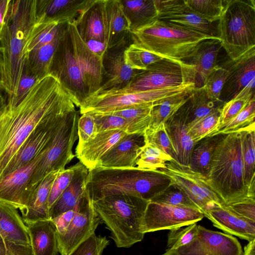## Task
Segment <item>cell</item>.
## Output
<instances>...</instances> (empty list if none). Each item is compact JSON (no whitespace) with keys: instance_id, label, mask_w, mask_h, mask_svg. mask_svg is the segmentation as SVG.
I'll return each mask as SVG.
<instances>
[{"instance_id":"cell-31","label":"cell","mask_w":255,"mask_h":255,"mask_svg":"<svg viewBox=\"0 0 255 255\" xmlns=\"http://www.w3.org/2000/svg\"><path fill=\"white\" fill-rule=\"evenodd\" d=\"M34 255H58L57 232L51 220L26 224Z\"/></svg>"},{"instance_id":"cell-14","label":"cell","mask_w":255,"mask_h":255,"mask_svg":"<svg viewBox=\"0 0 255 255\" xmlns=\"http://www.w3.org/2000/svg\"><path fill=\"white\" fill-rule=\"evenodd\" d=\"M76 214L62 235L57 234L59 253L69 255L79 245L95 234L101 220L93 204L85 195L76 205Z\"/></svg>"},{"instance_id":"cell-35","label":"cell","mask_w":255,"mask_h":255,"mask_svg":"<svg viewBox=\"0 0 255 255\" xmlns=\"http://www.w3.org/2000/svg\"><path fill=\"white\" fill-rule=\"evenodd\" d=\"M224 104L209 99L203 87H195L184 104L187 113L188 128L204 117L220 111Z\"/></svg>"},{"instance_id":"cell-12","label":"cell","mask_w":255,"mask_h":255,"mask_svg":"<svg viewBox=\"0 0 255 255\" xmlns=\"http://www.w3.org/2000/svg\"><path fill=\"white\" fill-rule=\"evenodd\" d=\"M159 170L182 188L204 214L215 206L226 205L208 183L206 176L172 159Z\"/></svg>"},{"instance_id":"cell-45","label":"cell","mask_w":255,"mask_h":255,"mask_svg":"<svg viewBox=\"0 0 255 255\" xmlns=\"http://www.w3.org/2000/svg\"><path fill=\"white\" fill-rule=\"evenodd\" d=\"M145 143L150 144L177 160L176 151L166 130L161 123L155 128H148L144 133Z\"/></svg>"},{"instance_id":"cell-41","label":"cell","mask_w":255,"mask_h":255,"mask_svg":"<svg viewBox=\"0 0 255 255\" xmlns=\"http://www.w3.org/2000/svg\"><path fill=\"white\" fill-rule=\"evenodd\" d=\"M172 157L153 145L145 143L138 151L136 166L138 168L156 170L164 169Z\"/></svg>"},{"instance_id":"cell-64","label":"cell","mask_w":255,"mask_h":255,"mask_svg":"<svg viewBox=\"0 0 255 255\" xmlns=\"http://www.w3.org/2000/svg\"><path fill=\"white\" fill-rule=\"evenodd\" d=\"M6 105V102L2 94V92L0 91V117L4 112Z\"/></svg>"},{"instance_id":"cell-11","label":"cell","mask_w":255,"mask_h":255,"mask_svg":"<svg viewBox=\"0 0 255 255\" xmlns=\"http://www.w3.org/2000/svg\"><path fill=\"white\" fill-rule=\"evenodd\" d=\"M188 82L196 83L193 66L184 61L163 58L145 70L138 71L123 89L140 91L178 86Z\"/></svg>"},{"instance_id":"cell-1","label":"cell","mask_w":255,"mask_h":255,"mask_svg":"<svg viewBox=\"0 0 255 255\" xmlns=\"http://www.w3.org/2000/svg\"><path fill=\"white\" fill-rule=\"evenodd\" d=\"M79 107L59 79L49 73L39 79L16 106L6 104L0 117V180L29 136L52 116Z\"/></svg>"},{"instance_id":"cell-2","label":"cell","mask_w":255,"mask_h":255,"mask_svg":"<svg viewBox=\"0 0 255 255\" xmlns=\"http://www.w3.org/2000/svg\"><path fill=\"white\" fill-rule=\"evenodd\" d=\"M103 59L88 47L75 22L64 25L50 73L56 76L80 105L98 90L104 77Z\"/></svg>"},{"instance_id":"cell-60","label":"cell","mask_w":255,"mask_h":255,"mask_svg":"<svg viewBox=\"0 0 255 255\" xmlns=\"http://www.w3.org/2000/svg\"><path fill=\"white\" fill-rule=\"evenodd\" d=\"M255 78L253 79L234 98L250 101L255 97Z\"/></svg>"},{"instance_id":"cell-26","label":"cell","mask_w":255,"mask_h":255,"mask_svg":"<svg viewBox=\"0 0 255 255\" xmlns=\"http://www.w3.org/2000/svg\"><path fill=\"white\" fill-rule=\"evenodd\" d=\"M124 49L120 48L107 52L103 59L104 80L98 90L123 89L139 71L131 69L126 63L124 58Z\"/></svg>"},{"instance_id":"cell-9","label":"cell","mask_w":255,"mask_h":255,"mask_svg":"<svg viewBox=\"0 0 255 255\" xmlns=\"http://www.w3.org/2000/svg\"><path fill=\"white\" fill-rule=\"evenodd\" d=\"M196 87L194 82H188L175 87L140 91L124 89L98 90L87 97L79 108L81 114H107L138 105L152 103L164 98Z\"/></svg>"},{"instance_id":"cell-37","label":"cell","mask_w":255,"mask_h":255,"mask_svg":"<svg viewBox=\"0 0 255 255\" xmlns=\"http://www.w3.org/2000/svg\"><path fill=\"white\" fill-rule=\"evenodd\" d=\"M226 134H218L206 137L194 145L189 166L207 177L211 160L218 143Z\"/></svg>"},{"instance_id":"cell-10","label":"cell","mask_w":255,"mask_h":255,"mask_svg":"<svg viewBox=\"0 0 255 255\" xmlns=\"http://www.w3.org/2000/svg\"><path fill=\"white\" fill-rule=\"evenodd\" d=\"M78 112L68 113L62 121L55 135L42 152V156L32 175L29 189L30 199L41 181L50 172L64 170L65 166L75 156L72 151L78 138Z\"/></svg>"},{"instance_id":"cell-51","label":"cell","mask_w":255,"mask_h":255,"mask_svg":"<svg viewBox=\"0 0 255 255\" xmlns=\"http://www.w3.org/2000/svg\"><path fill=\"white\" fill-rule=\"evenodd\" d=\"M106 237L94 234L79 245L69 255H102L109 245Z\"/></svg>"},{"instance_id":"cell-15","label":"cell","mask_w":255,"mask_h":255,"mask_svg":"<svg viewBox=\"0 0 255 255\" xmlns=\"http://www.w3.org/2000/svg\"><path fill=\"white\" fill-rule=\"evenodd\" d=\"M167 255H243L239 241L232 235L198 225L195 238L176 250L166 251Z\"/></svg>"},{"instance_id":"cell-47","label":"cell","mask_w":255,"mask_h":255,"mask_svg":"<svg viewBox=\"0 0 255 255\" xmlns=\"http://www.w3.org/2000/svg\"><path fill=\"white\" fill-rule=\"evenodd\" d=\"M149 201L179 207L198 209L186 192L173 181L165 189Z\"/></svg>"},{"instance_id":"cell-61","label":"cell","mask_w":255,"mask_h":255,"mask_svg":"<svg viewBox=\"0 0 255 255\" xmlns=\"http://www.w3.org/2000/svg\"><path fill=\"white\" fill-rule=\"evenodd\" d=\"M10 0H0V33L2 30Z\"/></svg>"},{"instance_id":"cell-38","label":"cell","mask_w":255,"mask_h":255,"mask_svg":"<svg viewBox=\"0 0 255 255\" xmlns=\"http://www.w3.org/2000/svg\"><path fill=\"white\" fill-rule=\"evenodd\" d=\"M193 90L176 94L154 102L151 112V121L148 128H155L173 116L187 101Z\"/></svg>"},{"instance_id":"cell-33","label":"cell","mask_w":255,"mask_h":255,"mask_svg":"<svg viewBox=\"0 0 255 255\" xmlns=\"http://www.w3.org/2000/svg\"><path fill=\"white\" fill-rule=\"evenodd\" d=\"M65 25H62L57 35L51 42L26 55L24 68L38 79L50 73L55 52Z\"/></svg>"},{"instance_id":"cell-3","label":"cell","mask_w":255,"mask_h":255,"mask_svg":"<svg viewBox=\"0 0 255 255\" xmlns=\"http://www.w3.org/2000/svg\"><path fill=\"white\" fill-rule=\"evenodd\" d=\"M172 183L171 178L159 170L96 167L88 170L86 195L92 203L120 194L149 201Z\"/></svg>"},{"instance_id":"cell-19","label":"cell","mask_w":255,"mask_h":255,"mask_svg":"<svg viewBox=\"0 0 255 255\" xmlns=\"http://www.w3.org/2000/svg\"><path fill=\"white\" fill-rule=\"evenodd\" d=\"M108 50L123 48L130 29L120 0H100Z\"/></svg>"},{"instance_id":"cell-22","label":"cell","mask_w":255,"mask_h":255,"mask_svg":"<svg viewBox=\"0 0 255 255\" xmlns=\"http://www.w3.org/2000/svg\"><path fill=\"white\" fill-rule=\"evenodd\" d=\"M145 143L144 133H127L104 155L96 167L112 168L136 167L138 150Z\"/></svg>"},{"instance_id":"cell-29","label":"cell","mask_w":255,"mask_h":255,"mask_svg":"<svg viewBox=\"0 0 255 255\" xmlns=\"http://www.w3.org/2000/svg\"><path fill=\"white\" fill-rule=\"evenodd\" d=\"M62 171L50 172L36 187L26 208L21 212V217L25 224L51 220L48 206L50 191L55 179Z\"/></svg>"},{"instance_id":"cell-62","label":"cell","mask_w":255,"mask_h":255,"mask_svg":"<svg viewBox=\"0 0 255 255\" xmlns=\"http://www.w3.org/2000/svg\"><path fill=\"white\" fill-rule=\"evenodd\" d=\"M5 90L3 50L0 46V91Z\"/></svg>"},{"instance_id":"cell-59","label":"cell","mask_w":255,"mask_h":255,"mask_svg":"<svg viewBox=\"0 0 255 255\" xmlns=\"http://www.w3.org/2000/svg\"><path fill=\"white\" fill-rule=\"evenodd\" d=\"M90 49L99 57L104 58L108 51L106 43L96 40L86 42Z\"/></svg>"},{"instance_id":"cell-8","label":"cell","mask_w":255,"mask_h":255,"mask_svg":"<svg viewBox=\"0 0 255 255\" xmlns=\"http://www.w3.org/2000/svg\"><path fill=\"white\" fill-rule=\"evenodd\" d=\"M218 21V36L231 60L255 47V0H227Z\"/></svg>"},{"instance_id":"cell-57","label":"cell","mask_w":255,"mask_h":255,"mask_svg":"<svg viewBox=\"0 0 255 255\" xmlns=\"http://www.w3.org/2000/svg\"><path fill=\"white\" fill-rule=\"evenodd\" d=\"M0 255H34L31 246H24L5 242L0 236Z\"/></svg>"},{"instance_id":"cell-39","label":"cell","mask_w":255,"mask_h":255,"mask_svg":"<svg viewBox=\"0 0 255 255\" xmlns=\"http://www.w3.org/2000/svg\"><path fill=\"white\" fill-rule=\"evenodd\" d=\"M153 104V103L142 104L106 114L118 116L125 119L130 128L132 133H144L151 123Z\"/></svg>"},{"instance_id":"cell-20","label":"cell","mask_w":255,"mask_h":255,"mask_svg":"<svg viewBox=\"0 0 255 255\" xmlns=\"http://www.w3.org/2000/svg\"><path fill=\"white\" fill-rule=\"evenodd\" d=\"M231 61L220 97V101L224 104L234 98L255 78V47Z\"/></svg>"},{"instance_id":"cell-55","label":"cell","mask_w":255,"mask_h":255,"mask_svg":"<svg viewBox=\"0 0 255 255\" xmlns=\"http://www.w3.org/2000/svg\"><path fill=\"white\" fill-rule=\"evenodd\" d=\"M249 102L234 98L225 103L220 111V126L234 118L246 107Z\"/></svg>"},{"instance_id":"cell-6","label":"cell","mask_w":255,"mask_h":255,"mask_svg":"<svg viewBox=\"0 0 255 255\" xmlns=\"http://www.w3.org/2000/svg\"><path fill=\"white\" fill-rule=\"evenodd\" d=\"M149 201L120 194L108 196L93 202L101 220L111 232L117 247L128 248L141 242L145 235L142 224Z\"/></svg>"},{"instance_id":"cell-28","label":"cell","mask_w":255,"mask_h":255,"mask_svg":"<svg viewBox=\"0 0 255 255\" xmlns=\"http://www.w3.org/2000/svg\"><path fill=\"white\" fill-rule=\"evenodd\" d=\"M0 236L7 243L24 246H31L27 228L17 209L1 202Z\"/></svg>"},{"instance_id":"cell-54","label":"cell","mask_w":255,"mask_h":255,"mask_svg":"<svg viewBox=\"0 0 255 255\" xmlns=\"http://www.w3.org/2000/svg\"><path fill=\"white\" fill-rule=\"evenodd\" d=\"M38 80L35 75L23 68L15 94L12 98L8 99L6 104L11 107L16 106Z\"/></svg>"},{"instance_id":"cell-34","label":"cell","mask_w":255,"mask_h":255,"mask_svg":"<svg viewBox=\"0 0 255 255\" xmlns=\"http://www.w3.org/2000/svg\"><path fill=\"white\" fill-rule=\"evenodd\" d=\"M128 21L130 31L148 25L158 19L154 0H120Z\"/></svg>"},{"instance_id":"cell-48","label":"cell","mask_w":255,"mask_h":255,"mask_svg":"<svg viewBox=\"0 0 255 255\" xmlns=\"http://www.w3.org/2000/svg\"><path fill=\"white\" fill-rule=\"evenodd\" d=\"M228 74V66L218 65L207 77L202 87L209 99L222 103L220 101V97Z\"/></svg>"},{"instance_id":"cell-4","label":"cell","mask_w":255,"mask_h":255,"mask_svg":"<svg viewBox=\"0 0 255 255\" xmlns=\"http://www.w3.org/2000/svg\"><path fill=\"white\" fill-rule=\"evenodd\" d=\"M36 0L9 1L4 24L0 33L3 50L4 91L8 99L16 91L22 73L25 47L35 19Z\"/></svg>"},{"instance_id":"cell-17","label":"cell","mask_w":255,"mask_h":255,"mask_svg":"<svg viewBox=\"0 0 255 255\" xmlns=\"http://www.w3.org/2000/svg\"><path fill=\"white\" fill-rule=\"evenodd\" d=\"M75 110L57 113L41 123L11 160L5 175L30 162L42 153L52 141L65 116Z\"/></svg>"},{"instance_id":"cell-56","label":"cell","mask_w":255,"mask_h":255,"mask_svg":"<svg viewBox=\"0 0 255 255\" xmlns=\"http://www.w3.org/2000/svg\"><path fill=\"white\" fill-rule=\"evenodd\" d=\"M227 206L239 215L255 221V199H249Z\"/></svg>"},{"instance_id":"cell-21","label":"cell","mask_w":255,"mask_h":255,"mask_svg":"<svg viewBox=\"0 0 255 255\" xmlns=\"http://www.w3.org/2000/svg\"><path fill=\"white\" fill-rule=\"evenodd\" d=\"M217 228L250 242L255 240V221L239 215L227 205L215 206L204 214Z\"/></svg>"},{"instance_id":"cell-42","label":"cell","mask_w":255,"mask_h":255,"mask_svg":"<svg viewBox=\"0 0 255 255\" xmlns=\"http://www.w3.org/2000/svg\"><path fill=\"white\" fill-rule=\"evenodd\" d=\"M255 97L251 99L246 107L228 122L221 125L213 135L228 134L255 126Z\"/></svg>"},{"instance_id":"cell-46","label":"cell","mask_w":255,"mask_h":255,"mask_svg":"<svg viewBox=\"0 0 255 255\" xmlns=\"http://www.w3.org/2000/svg\"><path fill=\"white\" fill-rule=\"evenodd\" d=\"M220 111L212 113L188 128V133L195 144L213 135L220 126Z\"/></svg>"},{"instance_id":"cell-25","label":"cell","mask_w":255,"mask_h":255,"mask_svg":"<svg viewBox=\"0 0 255 255\" xmlns=\"http://www.w3.org/2000/svg\"><path fill=\"white\" fill-rule=\"evenodd\" d=\"M164 123L176 151L177 161L189 166L195 143L188 133L187 113L184 104Z\"/></svg>"},{"instance_id":"cell-53","label":"cell","mask_w":255,"mask_h":255,"mask_svg":"<svg viewBox=\"0 0 255 255\" xmlns=\"http://www.w3.org/2000/svg\"><path fill=\"white\" fill-rule=\"evenodd\" d=\"M77 129L79 138L77 146L94 138L98 132L94 117L90 113L83 114L79 117Z\"/></svg>"},{"instance_id":"cell-43","label":"cell","mask_w":255,"mask_h":255,"mask_svg":"<svg viewBox=\"0 0 255 255\" xmlns=\"http://www.w3.org/2000/svg\"><path fill=\"white\" fill-rule=\"evenodd\" d=\"M196 13L210 22L218 21L223 14L227 0H184Z\"/></svg>"},{"instance_id":"cell-40","label":"cell","mask_w":255,"mask_h":255,"mask_svg":"<svg viewBox=\"0 0 255 255\" xmlns=\"http://www.w3.org/2000/svg\"><path fill=\"white\" fill-rule=\"evenodd\" d=\"M63 25L55 21H35L25 47V54L51 42L57 35Z\"/></svg>"},{"instance_id":"cell-30","label":"cell","mask_w":255,"mask_h":255,"mask_svg":"<svg viewBox=\"0 0 255 255\" xmlns=\"http://www.w3.org/2000/svg\"><path fill=\"white\" fill-rule=\"evenodd\" d=\"M74 22L80 36L85 42L96 40L107 44L100 0H87L84 7Z\"/></svg>"},{"instance_id":"cell-23","label":"cell","mask_w":255,"mask_h":255,"mask_svg":"<svg viewBox=\"0 0 255 255\" xmlns=\"http://www.w3.org/2000/svg\"><path fill=\"white\" fill-rule=\"evenodd\" d=\"M126 134L120 129L98 132L94 138L77 145L75 156L88 170L94 168L104 155Z\"/></svg>"},{"instance_id":"cell-63","label":"cell","mask_w":255,"mask_h":255,"mask_svg":"<svg viewBox=\"0 0 255 255\" xmlns=\"http://www.w3.org/2000/svg\"><path fill=\"white\" fill-rule=\"evenodd\" d=\"M243 255H255V240L249 242L245 247Z\"/></svg>"},{"instance_id":"cell-27","label":"cell","mask_w":255,"mask_h":255,"mask_svg":"<svg viewBox=\"0 0 255 255\" xmlns=\"http://www.w3.org/2000/svg\"><path fill=\"white\" fill-rule=\"evenodd\" d=\"M221 48L220 39H206L201 42L190 57L184 60L194 67L196 87H202L207 77L218 65L217 59Z\"/></svg>"},{"instance_id":"cell-13","label":"cell","mask_w":255,"mask_h":255,"mask_svg":"<svg viewBox=\"0 0 255 255\" xmlns=\"http://www.w3.org/2000/svg\"><path fill=\"white\" fill-rule=\"evenodd\" d=\"M204 217L196 208L179 207L149 201L142 224L144 234L171 230L197 223Z\"/></svg>"},{"instance_id":"cell-7","label":"cell","mask_w":255,"mask_h":255,"mask_svg":"<svg viewBox=\"0 0 255 255\" xmlns=\"http://www.w3.org/2000/svg\"><path fill=\"white\" fill-rule=\"evenodd\" d=\"M130 34L132 43L139 47L163 58L182 61L203 41L219 39L158 19Z\"/></svg>"},{"instance_id":"cell-16","label":"cell","mask_w":255,"mask_h":255,"mask_svg":"<svg viewBox=\"0 0 255 255\" xmlns=\"http://www.w3.org/2000/svg\"><path fill=\"white\" fill-rule=\"evenodd\" d=\"M42 156V152L0 180V202L19 209L21 213L24 211L30 199L31 178Z\"/></svg>"},{"instance_id":"cell-44","label":"cell","mask_w":255,"mask_h":255,"mask_svg":"<svg viewBox=\"0 0 255 255\" xmlns=\"http://www.w3.org/2000/svg\"><path fill=\"white\" fill-rule=\"evenodd\" d=\"M124 58L131 69L144 70L151 64L163 59L132 43L125 48Z\"/></svg>"},{"instance_id":"cell-5","label":"cell","mask_w":255,"mask_h":255,"mask_svg":"<svg viewBox=\"0 0 255 255\" xmlns=\"http://www.w3.org/2000/svg\"><path fill=\"white\" fill-rule=\"evenodd\" d=\"M226 205L249 199L244 184L241 131L226 134L217 144L206 177Z\"/></svg>"},{"instance_id":"cell-58","label":"cell","mask_w":255,"mask_h":255,"mask_svg":"<svg viewBox=\"0 0 255 255\" xmlns=\"http://www.w3.org/2000/svg\"><path fill=\"white\" fill-rule=\"evenodd\" d=\"M76 210V206L73 209L63 213L51 220L55 226L57 234L62 235L65 232L75 216Z\"/></svg>"},{"instance_id":"cell-49","label":"cell","mask_w":255,"mask_h":255,"mask_svg":"<svg viewBox=\"0 0 255 255\" xmlns=\"http://www.w3.org/2000/svg\"><path fill=\"white\" fill-rule=\"evenodd\" d=\"M197 232L196 223L170 230L165 251L175 250L188 244L195 238Z\"/></svg>"},{"instance_id":"cell-18","label":"cell","mask_w":255,"mask_h":255,"mask_svg":"<svg viewBox=\"0 0 255 255\" xmlns=\"http://www.w3.org/2000/svg\"><path fill=\"white\" fill-rule=\"evenodd\" d=\"M154 2L158 19L219 38L215 23L209 22L194 12L184 0H154Z\"/></svg>"},{"instance_id":"cell-32","label":"cell","mask_w":255,"mask_h":255,"mask_svg":"<svg viewBox=\"0 0 255 255\" xmlns=\"http://www.w3.org/2000/svg\"><path fill=\"white\" fill-rule=\"evenodd\" d=\"M88 169L81 164L70 184L49 210L50 219L73 209L86 195V182Z\"/></svg>"},{"instance_id":"cell-36","label":"cell","mask_w":255,"mask_h":255,"mask_svg":"<svg viewBox=\"0 0 255 255\" xmlns=\"http://www.w3.org/2000/svg\"><path fill=\"white\" fill-rule=\"evenodd\" d=\"M241 131L244 184L249 195L255 197V126Z\"/></svg>"},{"instance_id":"cell-52","label":"cell","mask_w":255,"mask_h":255,"mask_svg":"<svg viewBox=\"0 0 255 255\" xmlns=\"http://www.w3.org/2000/svg\"><path fill=\"white\" fill-rule=\"evenodd\" d=\"M94 117L98 132L112 129H120L127 133H132L127 121L124 118L111 114H92Z\"/></svg>"},{"instance_id":"cell-24","label":"cell","mask_w":255,"mask_h":255,"mask_svg":"<svg viewBox=\"0 0 255 255\" xmlns=\"http://www.w3.org/2000/svg\"><path fill=\"white\" fill-rule=\"evenodd\" d=\"M87 0H36V22L55 21L60 24L73 22Z\"/></svg>"},{"instance_id":"cell-50","label":"cell","mask_w":255,"mask_h":255,"mask_svg":"<svg viewBox=\"0 0 255 255\" xmlns=\"http://www.w3.org/2000/svg\"><path fill=\"white\" fill-rule=\"evenodd\" d=\"M81 164L82 163L79 161L76 164L65 169L61 171L55 179L49 196L48 204L49 210L70 184L77 170Z\"/></svg>"}]
</instances>
